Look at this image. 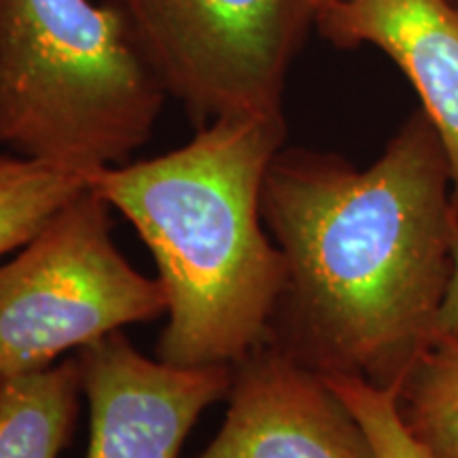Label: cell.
<instances>
[{
  "instance_id": "5b68a950",
  "label": "cell",
  "mask_w": 458,
  "mask_h": 458,
  "mask_svg": "<svg viewBox=\"0 0 458 458\" xmlns=\"http://www.w3.org/2000/svg\"><path fill=\"white\" fill-rule=\"evenodd\" d=\"M165 96L202 125L283 117L291 66L331 0H114Z\"/></svg>"
},
{
  "instance_id": "4fadbf2b",
  "label": "cell",
  "mask_w": 458,
  "mask_h": 458,
  "mask_svg": "<svg viewBox=\"0 0 458 458\" xmlns=\"http://www.w3.org/2000/svg\"><path fill=\"white\" fill-rule=\"evenodd\" d=\"M435 337L458 340V216H456L454 240H452L450 278H448V286H445L444 301L442 306H439L437 323H435Z\"/></svg>"
},
{
  "instance_id": "8992f818",
  "label": "cell",
  "mask_w": 458,
  "mask_h": 458,
  "mask_svg": "<svg viewBox=\"0 0 458 458\" xmlns=\"http://www.w3.org/2000/svg\"><path fill=\"white\" fill-rule=\"evenodd\" d=\"M89 403L85 458H179L210 405L227 399L232 365L179 368L147 359L114 331L77 351Z\"/></svg>"
},
{
  "instance_id": "5bb4252c",
  "label": "cell",
  "mask_w": 458,
  "mask_h": 458,
  "mask_svg": "<svg viewBox=\"0 0 458 458\" xmlns=\"http://www.w3.org/2000/svg\"><path fill=\"white\" fill-rule=\"evenodd\" d=\"M456 3H458V0H456Z\"/></svg>"
},
{
  "instance_id": "7a4b0ae2",
  "label": "cell",
  "mask_w": 458,
  "mask_h": 458,
  "mask_svg": "<svg viewBox=\"0 0 458 458\" xmlns=\"http://www.w3.org/2000/svg\"><path fill=\"white\" fill-rule=\"evenodd\" d=\"M284 136V114L223 117L174 151L89 176L156 259L168 300L164 363L233 365L267 340L286 266L263 227L261 187Z\"/></svg>"
},
{
  "instance_id": "8fae6325",
  "label": "cell",
  "mask_w": 458,
  "mask_h": 458,
  "mask_svg": "<svg viewBox=\"0 0 458 458\" xmlns=\"http://www.w3.org/2000/svg\"><path fill=\"white\" fill-rule=\"evenodd\" d=\"M89 176L21 156H0V259L30 242Z\"/></svg>"
},
{
  "instance_id": "6da1fadb",
  "label": "cell",
  "mask_w": 458,
  "mask_h": 458,
  "mask_svg": "<svg viewBox=\"0 0 458 458\" xmlns=\"http://www.w3.org/2000/svg\"><path fill=\"white\" fill-rule=\"evenodd\" d=\"M261 216L286 266L266 342L320 376L394 391L433 342L452 267V172L427 114L368 168L280 148Z\"/></svg>"
},
{
  "instance_id": "52a82bcc",
  "label": "cell",
  "mask_w": 458,
  "mask_h": 458,
  "mask_svg": "<svg viewBox=\"0 0 458 458\" xmlns=\"http://www.w3.org/2000/svg\"><path fill=\"white\" fill-rule=\"evenodd\" d=\"M227 403L199 458H377L327 380L270 342L232 365Z\"/></svg>"
},
{
  "instance_id": "277c9868",
  "label": "cell",
  "mask_w": 458,
  "mask_h": 458,
  "mask_svg": "<svg viewBox=\"0 0 458 458\" xmlns=\"http://www.w3.org/2000/svg\"><path fill=\"white\" fill-rule=\"evenodd\" d=\"M165 312L162 283L122 255L111 206L88 187L0 266V380Z\"/></svg>"
},
{
  "instance_id": "ba28073f",
  "label": "cell",
  "mask_w": 458,
  "mask_h": 458,
  "mask_svg": "<svg viewBox=\"0 0 458 458\" xmlns=\"http://www.w3.org/2000/svg\"><path fill=\"white\" fill-rule=\"evenodd\" d=\"M317 32L340 49H380L410 79L448 153L458 216L456 0H331Z\"/></svg>"
},
{
  "instance_id": "7c38bea8",
  "label": "cell",
  "mask_w": 458,
  "mask_h": 458,
  "mask_svg": "<svg viewBox=\"0 0 458 458\" xmlns=\"http://www.w3.org/2000/svg\"><path fill=\"white\" fill-rule=\"evenodd\" d=\"M363 427L377 458H433L405 428L391 388L369 385L354 376H323Z\"/></svg>"
},
{
  "instance_id": "3957f363",
  "label": "cell",
  "mask_w": 458,
  "mask_h": 458,
  "mask_svg": "<svg viewBox=\"0 0 458 458\" xmlns=\"http://www.w3.org/2000/svg\"><path fill=\"white\" fill-rule=\"evenodd\" d=\"M168 100L114 0H0V145L91 176L128 164Z\"/></svg>"
},
{
  "instance_id": "30bf717a",
  "label": "cell",
  "mask_w": 458,
  "mask_h": 458,
  "mask_svg": "<svg viewBox=\"0 0 458 458\" xmlns=\"http://www.w3.org/2000/svg\"><path fill=\"white\" fill-rule=\"evenodd\" d=\"M401 420L433 458H458V340L435 337L394 388Z\"/></svg>"
},
{
  "instance_id": "9c48e42d",
  "label": "cell",
  "mask_w": 458,
  "mask_h": 458,
  "mask_svg": "<svg viewBox=\"0 0 458 458\" xmlns=\"http://www.w3.org/2000/svg\"><path fill=\"white\" fill-rule=\"evenodd\" d=\"M79 393L77 357L0 380V458H62Z\"/></svg>"
}]
</instances>
